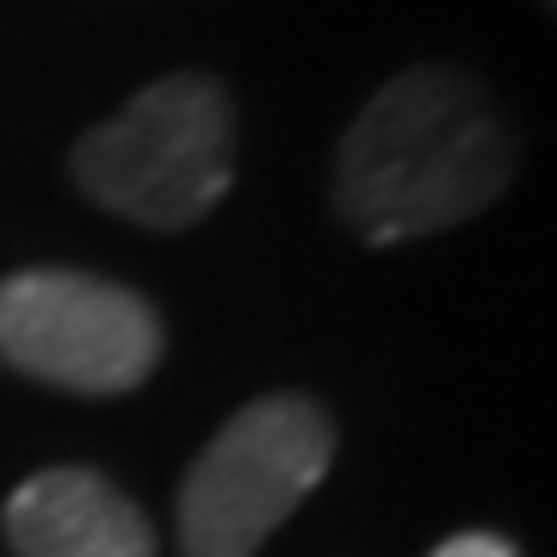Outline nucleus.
Here are the masks:
<instances>
[{
  "mask_svg": "<svg viewBox=\"0 0 557 557\" xmlns=\"http://www.w3.org/2000/svg\"><path fill=\"white\" fill-rule=\"evenodd\" d=\"M0 359L81 397H119L156 372L161 322L112 278L13 273L0 285Z\"/></svg>",
  "mask_w": 557,
  "mask_h": 557,
  "instance_id": "obj_4",
  "label": "nucleus"
},
{
  "mask_svg": "<svg viewBox=\"0 0 557 557\" xmlns=\"http://www.w3.org/2000/svg\"><path fill=\"white\" fill-rule=\"evenodd\" d=\"M7 539L20 557H156V527L100 471H38L7 502Z\"/></svg>",
  "mask_w": 557,
  "mask_h": 557,
  "instance_id": "obj_5",
  "label": "nucleus"
},
{
  "mask_svg": "<svg viewBox=\"0 0 557 557\" xmlns=\"http://www.w3.org/2000/svg\"><path fill=\"white\" fill-rule=\"evenodd\" d=\"M515 174V131L465 69H409L354 119L335 161V205L372 248L478 218Z\"/></svg>",
  "mask_w": 557,
  "mask_h": 557,
  "instance_id": "obj_1",
  "label": "nucleus"
},
{
  "mask_svg": "<svg viewBox=\"0 0 557 557\" xmlns=\"http://www.w3.org/2000/svg\"><path fill=\"white\" fill-rule=\"evenodd\" d=\"M236 112L211 75H168L75 149L81 193L149 230H186L230 193Z\"/></svg>",
  "mask_w": 557,
  "mask_h": 557,
  "instance_id": "obj_2",
  "label": "nucleus"
},
{
  "mask_svg": "<svg viewBox=\"0 0 557 557\" xmlns=\"http://www.w3.org/2000/svg\"><path fill=\"white\" fill-rule=\"evenodd\" d=\"M335 458V421L310 397H260L218 428L180 483V552L255 557Z\"/></svg>",
  "mask_w": 557,
  "mask_h": 557,
  "instance_id": "obj_3",
  "label": "nucleus"
},
{
  "mask_svg": "<svg viewBox=\"0 0 557 557\" xmlns=\"http://www.w3.org/2000/svg\"><path fill=\"white\" fill-rule=\"evenodd\" d=\"M428 557H520V552L496 533H458V539H446V545H434Z\"/></svg>",
  "mask_w": 557,
  "mask_h": 557,
  "instance_id": "obj_6",
  "label": "nucleus"
}]
</instances>
